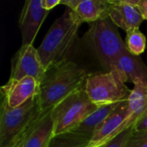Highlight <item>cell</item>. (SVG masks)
Segmentation results:
<instances>
[{
  "label": "cell",
  "instance_id": "6da1fadb",
  "mask_svg": "<svg viewBox=\"0 0 147 147\" xmlns=\"http://www.w3.org/2000/svg\"><path fill=\"white\" fill-rule=\"evenodd\" d=\"M88 74L68 58L49 67L39 87V100L42 115L76 90L84 88Z\"/></svg>",
  "mask_w": 147,
  "mask_h": 147
},
{
  "label": "cell",
  "instance_id": "7a4b0ae2",
  "mask_svg": "<svg viewBox=\"0 0 147 147\" xmlns=\"http://www.w3.org/2000/svg\"><path fill=\"white\" fill-rule=\"evenodd\" d=\"M80 25L69 8H66L64 14L53 23L37 48L46 71L68 58L67 54L77 39Z\"/></svg>",
  "mask_w": 147,
  "mask_h": 147
},
{
  "label": "cell",
  "instance_id": "3957f363",
  "mask_svg": "<svg viewBox=\"0 0 147 147\" xmlns=\"http://www.w3.org/2000/svg\"><path fill=\"white\" fill-rule=\"evenodd\" d=\"M41 115L38 95L17 108H10L1 100L0 147H11L17 144Z\"/></svg>",
  "mask_w": 147,
  "mask_h": 147
},
{
  "label": "cell",
  "instance_id": "277c9868",
  "mask_svg": "<svg viewBox=\"0 0 147 147\" xmlns=\"http://www.w3.org/2000/svg\"><path fill=\"white\" fill-rule=\"evenodd\" d=\"M85 36L102 65L109 71H112L127 47L111 19L108 16L90 23Z\"/></svg>",
  "mask_w": 147,
  "mask_h": 147
},
{
  "label": "cell",
  "instance_id": "5b68a950",
  "mask_svg": "<svg viewBox=\"0 0 147 147\" xmlns=\"http://www.w3.org/2000/svg\"><path fill=\"white\" fill-rule=\"evenodd\" d=\"M127 78L118 70L88 74L84 90L97 107L128 100L131 90L125 84Z\"/></svg>",
  "mask_w": 147,
  "mask_h": 147
},
{
  "label": "cell",
  "instance_id": "8992f818",
  "mask_svg": "<svg viewBox=\"0 0 147 147\" xmlns=\"http://www.w3.org/2000/svg\"><path fill=\"white\" fill-rule=\"evenodd\" d=\"M97 109L84 88L70 94L51 110L54 135L73 131Z\"/></svg>",
  "mask_w": 147,
  "mask_h": 147
},
{
  "label": "cell",
  "instance_id": "52a82bcc",
  "mask_svg": "<svg viewBox=\"0 0 147 147\" xmlns=\"http://www.w3.org/2000/svg\"><path fill=\"white\" fill-rule=\"evenodd\" d=\"M46 73L37 48L33 45L20 47L12 58L10 80H19L26 77L34 78L39 84Z\"/></svg>",
  "mask_w": 147,
  "mask_h": 147
},
{
  "label": "cell",
  "instance_id": "ba28073f",
  "mask_svg": "<svg viewBox=\"0 0 147 147\" xmlns=\"http://www.w3.org/2000/svg\"><path fill=\"white\" fill-rule=\"evenodd\" d=\"M48 14L49 11L43 8L41 0H28L25 2L19 20L22 46L33 45V42Z\"/></svg>",
  "mask_w": 147,
  "mask_h": 147
},
{
  "label": "cell",
  "instance_id": "9c48e42d",
  "mask_svg": "<svg viewBox=\"0 0 147 147\" xmlns=\"http://www.w3.org/2000/svg\"><path fill=\"white\" fill-rule=\"evenodd\" d=\"M40 84L31 77L19 80H9L2 86L1 100L10 108H17L39 94Z\"/></svg>",
  "mask_w": 147,
  "mask_h": 147
},
{
  "label": "cell",
  "instance_id": "30bf717a",
  "mask_svg": "<svg viewBox=\"0 0 147 147\" xmlns=\"http://www.w3.org/2000/svg\"><path fill=\"white\" fill-rule=\"evenodd\" d=\"M140 0H110L111 8L109 17L114 24L126 32L139 28L144 18L137 8Z\"/></svg>",
  "mask_w": 147,
  "mask_h": 147
},
{
  "label": "cell",
  "instance_id": "8fae6325",
  "mask_svg": "<svg viewBox=\"0 0 147 147\" xmlns=\"http://www.w3.org/2000/svg\"><path fill=\"white\" fill-rule=\"evenodd\" d=\"M54 136V126L51 111L41 115L23 134L22 147H49Z\"/></svg>",
  "mask_w": 147,
  "mask_h": 147
},
{
  "label": "cell",
  "instance_id": "7c38bea8",
  "mask_svg": "<svg viewBox=\"0 0 147 147\" xmlns=\"http://www.w3.org/2000/svg\"><path fill=\"white\" fill-rule=\"evenodd\" d=\"M128 115V100L121 102L117 108L95 130L88 147L104 146L121 126Z\"/></svg>",
  "mask_w": 147,
  "mask_h": 147
},
{
  "label": "cell",
  "instance_id": "4fadbf2b",
  "mask_svg": "<svg viewBox=\"0 0 147 147\" xmlns=\"http://www.w3.org/2000/svg\"><path fill=\"white\" fill-rule=\"evenodd\" d=\"M147 115V84H136L128 98V115L121 126L109 140H111L121 133L134 127ZM108 141V142H109Z\"/></svg>",
  "mask_w": 147,
  "mask_h": 147
},
{
  "label": "cell",
  "instance_id": "5bb4252c",
  "mask_svg": "<svg viewBox=\"0 0 147 147\" xmlns=\"http://www.w3.org/2000/svg\"><path fill=\"white\" fill-rule=\"evenodd\" d=\"M121 71L129 81L136 84H147V67L140 56L131 54L127 49L115 61L113 70Z\"/></svg>",
  "mask_w": 147,
  "mask_h": 147
},
{
  "label": "cell",
  "instance_id": "9a60e30c",
  "mask_svg": "<svg viewBox=\"0 0 147 147\" xmlns=\"http://www.w3.org/2000/svg\"><path fill=\"white\" fill-rule=\"evenodd\" d=\"M110 8V0H81L78 6L71 11L80 23H92L108 17Z\"/></svg>",
  "mask_w": 147,
  "mask_h": 147
},
{
  "label": "cell",
  "instance_id": "2e32d148",
  "mask_svg": "<svg viewBox=\"0 0 147 147\" xmlns=\"http://www.w3.org/2000/svg\"><path fill=\"white\" fill-rule=\"evenodd\" d=\"M119 103L120 102L98 107V109L95 112H93L88 118H86L78 127H76L71 132L92 136L96 128L109 116V115L117 108Z\"/></svg>",
  "mask_w": 147,
  "mask_h": 147
},
{
  "label": "cell",
  "instance_id": "e0dca14e",
  "mask_svg": "<svg viewBox=\"0 0 147 147\" xmlns=\"http://www.w3.org/2000/svg\"><path fill=\"white\" fill-rule=\"evenodd\" d=\"M92 136L68 132L54 135L49 147H88Z\"/></svg>",
  "mask_w": 147,
  "mask_h": 147
},
{
  "label": "cell",
  "instance_id": "ac0fdd59",
  "mask_svg": "<svg viewBox=\"0 0 147 147\" xmlns=\"http://www.w3.org/2000/svg\"><path fill=\"white\" fill-rule=\"evenodd\" d=\"M126 47L127 51L135 56L143 53L146 47V38L140 28H134L127 32Z\"/></svg>",
  "mask_w": 147,
  "mask_h": 147
},
{
  "label": "cell",
  "instance_id": "d6986e66",
  "mask_svg": "<svg viewBox=\"0 0 147 147\" xmlns=\"http://www.w3.org/2000/svg\"><path fill=\"white\" fill-rule=\"evenodd\" d=\"M125 147H147V131H133Z\"/></svg>",
  "mask_w": 147,
  "mask_h": 147
},
{
  "label": "cell",
  "instance_id": "ffe728a7",
  "mask_svg": "<svg viewBox=\"0 0 147 147\" xmlns=\"http://www.w3.org/2000/svg\"><path fill=\"white\" fill-rule=\"evenodd\" d=\"M133 131H134V127H131V128L121 133L116 137H115L114 139H112L111 140L107 142L104 146H102V147H125L126 143H127L129 136L133 133Z\"/></svg>",
  "mask_w": 147,
  "mask_h": 147
},
{
  "label": "cell",
  "instance_id": "44dd1931",
  "mask_svg": "<svg viewBox=\"0 0 147 147\" xmlns=\"http://www.w3.org/2000/svg\"><path fill=\"white\" fill-rule=\"evenodd\" d=\"M134 130L137 132L147 131V115L135 124V126L134 127Z\"/></svg>",
  "mask_w": 147,
  "mask_h": 147
},
{
  "label": "cell",
  "instance_id": "7402d4cb",
  "mask_svg": "<svg viewBox=\"0 0 147 147\" xmlns=\"http://www.w3.org/2000/svg\"><path fill=\"white\" fill-rule=\"evenodd\" d=\"M60 1L61 0H41V3L43 8L50 11L53 8L60 4Z\"/></svg>",
  "mask_w": 147,
  "mask_h": 147
},
{
  "label": "cell",
  "instance_id": "603a6c76",
  "mask_svg": "<svg viewBox=\"0 0 147 147\" xmlns=\"http://www.w3.org/2000/svg\"><path fill=\"white\" fill-rule=\"evenodd\" d=\"M81 0H61L60 4H64L66 6V8H69L71 10H74L78 6Z\"/></svg>",
  "mask_w": 147,
  "mask_h": 147
},
{
  "label": "cell",
  "instance_id": "cb8c5ba5",
  "mask_svg": "<svg viewBox=\"0 0 147 147\" xmlns=\"http://www.w3.org/2000/svg\"><path fill=\"white\" fill-rule=\"evenodd\" d=\"M137 8L140 11L144 20L147 21V0H140Z\"/></svg>",
  "mask_w": 147,
  "mask_h": 147
},
{
  "label": "cell",
  "instance_id": "d4e9b609",
  "mask_svg": "<svg viewBox=\"0 0 147 147\" xmlns=\"http://www.w3.org/2000/svg\"><path fill=\"white\" fill-rule=\"evenodd\" d=\"M11 147H22V142H21V140H20L17 144H16L15 146H13Z\"/></svg>",
  "mask_w": 147,
  "mask_h": 147
},
{
  "label": "cell",
  "instance_id": "484cf974",
  "mask_svg": "<svg viewBox=\"0 0 147 147\" xmlns=\"http://www.w3.org/2000/svg\"><path fill=\"white\" fill-rule=\"evenodd\" d=\"M97 147H102V146H97Z\"/></svg>",
  "mask_w": 147,
  "mask_h": 147
}]
</instances>
